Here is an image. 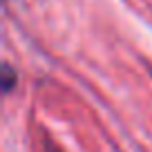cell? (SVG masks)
Segmentation results:
<instances>
[{
    "instance_id": "1",
    "label": "cell",
    "mask_w": 152,
    "mask_h": 152,
    "mask_svg": "<svg viewBox=\"0 0 152 152\" xmlns=\"http://www.w3.org/2000/svg\"><path fill=\"white\" fill-rule=\"evenodd\" d=\"M2 72H5V90H9V87H11V83H14V78H11V69H9V65H5V67H2Z\"/></svg>"
}]
</instances>
